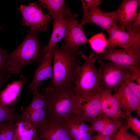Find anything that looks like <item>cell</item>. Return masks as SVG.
<instances>
[{
    "mask_svg": "<svg viewBox=\"0 0 140 140\" xmlns=\"http://www.w3.org/2000/svg\"><path fill=\"white\" fill-rule=\"evenodd\" d=\"M140 46L133 45L119 49L106 48L101 53H94V57L96 60L103 59L122 66L140 68Z\"/></svg>",
    "mask_w": 140,
    "mask_h": 140,
    "instance_id": "5",
    "label": "cell"
},
{
    "mask_svg": "<svg viewBox=\"0 0 140 140\" xmlns=\"http://www.w3.org/2000/svg\"><path fill=\"white\" fill-rule=\"evenodd\" d=\"M110 118L104 113L92 120L90 122L93 131L101 133L105 125L109 121Z\"/></svg>",
    "mask_w": 140,
    "mask_h": 140,
    "instance_id": "28",
    "label": "cell"
},
{
    "mask_svg": "<svg viewBox=\"0 0 140 140\" xmlns=\"http://www.w3.org/2000/svg\"><path fill=\"white\" fill-rule=\"evenodd\" d=\"M53 56L51 51L45 55L44 59L40 62L35 71L32 82L27 87L29 93L33 94L38 92V86L41 81L48 78L52 80L53 69L52 66V60Z\"/></svg>",
    "mask_w": 140,
    "mask_h": 140,
    "instance_id": "14",
    "label": "cell"
},
{
    "mask_svg": "<svg viewBox=\"0 0 140 140\" xmlns=\"http://www.w3.org/2000/svg\"><path fill=\"white\" fill-rule=\"evenodd\" d=\"M98 72L101 78L102 88L116 92L129 73L128 67L109 62L98 60Z\"/></svg>",
    "mask_w": 140,
    "mask_h": 140,
    "instance_id": "6",
    "label": "cell"
},
{
    "mask_svg": "<svg viewBox=\"0 0 140 140\" xmlns=\"http://www.w3.org/2000/svg\"><path fill=\"white\" fill-rule=\"evenodd\" d=\"M54 57L53 78L49 86L52 87L74 85L80 59L78 53L65 45H55L52 49Z\"/></svg>",
    "mask_w": 140,
    "mask_h": 140,
    "instance_id": "3",
    "label": "cell"
},
{
    "mask_svg": "<svg viewBox=\"0 0 140 140\" xmlns=\"http://www.w3.org/2000/svg\"><path fill=\"white\" fill-rule=\"evenodd\" d=\"M37 140H38V139H37Z\"/></svg>",
    "mask_w": 140,
    "mask_h": 140,
    "instance_id": "39",
    "label": "cell"
},
{
    "mask_svg": "<svg viewBox=\"0 0 140 140\" xmlns=\"http://www.w3.org/2000/svg\"><path fill=\"white\" fill-rule=\"evenodd\" d=\"M81 57L84 62L78 68L74 81V89L75 94L84 103L97 94L102 88V85L95 65L96 59L94 53H91L88 55L81 54Z\"/></svg>",
    "mask_w": 140,
    "mask_h": 140,
    "instance_id": "4",
    "label": "cell"
},
{
    "mask_svg": "<svg viewBox=\"0 0 140 140\" xmlns=\"http://www.w3.org/2000/svg\"><path fill=\"white\" fill-rule=\"evenodd\" d=\"M82 120L89 123L92 120L103 113L98 93L89 100L83 103L81 106Z\"/></svg>",
    "mask_w": 140,
    "mask_h": 140,
    "instance_id": "16",
    "label": "cell"
},
{
    "mask_svg": "<svg viewBox=\"0 0 140 140\" xmlns=\"http://www.w3.org/2000/svg\"><path fill=\"white\" fill-rule=\"evenodd\" d=\"M39 31L31 28L24 40L12 52L5 57L7 70L11 73L21 72L23 67L29 63H40L45 56L43 47L38 36Z\"/></svg>",
    "mask_w": 140,
    "mask_h": 140,
    "instance_id": "2",
    "label": "cell"
},
{
    "mask_svg": "<svg viewBox=\"0 0 140 140\" xmlns=\"http://www.w3.org/2000/svg\"><path fill=\"white\" fill-rule=\"evenodd\" d=\"M89 43L95 53H100L102 52L106 48L107 39L103 32H102L89 39Z\"/></svg>",
    "mask_w": 140,
    "mask_h": 140,
    "instance_id": "26",
    "label": "cell"
},
{
    "mask_svg": "<svg viewBox=\"0 0 140 140\" xmlns=\"http://www.w3.org/2000/svg\"><path fill=\"white\" fill-rule=\"evenodd\" d=\"M118 119L110 118L100 133L103 135H109L117 133L123 123L122 121Z\"/></svg>",
    "mask_w": 140,
    "mask_h": 140,
    "instance_id": "29",
    "label": "cell"
},
{
    "mask_svg": "<svg viewBox=\"0 0 140 140\" xmlns=\"http://www.w3.org/2000/svg\"><path fill=\"white\" fill-rule=\"evenodd\" d=\"M125 116L136 111L140 116V99L123 82L113 94Z\"/></svg>",
    "mask_w": 140,
    "mask_h": 140,
    "instance_id": "12",
    "label": "cell"
},
{
    "mask_svg": "<svg viewBox=\"0 0 140 140\" xmlns=\"http://www.w3.org/2000/svg\"><path fill=\"white\" fill-rule=\"evenodd\" d=\"M68 133L72 140H92L94 134L82 132L76 125L72 115L62 117Z\"/></svg>",
    "mask_w": 140,
    "mask_h": 140,
    "instance_id": "19",
    "label": "cell"
},
{
    "mask_svg": "<svg viewBox=\"0 0 140 140\" xmlns=\"http://www.w3.org/2000/svg\"><path fill=\"white\" fill-rule=\"evenodd\" d=\"M15 135L30 138L35 137L36 128L32 124L23 121L15 122Z\"/></svg>",
    "mask_w": 140,
    "mask_h": 140,
    "instance_id": "24",
    "label": "cell"
},
{
    "mask_svg": "<svg viewBox=\"0 0 140 140\" xmlns=\"http://www.w3.org/2000/svg\"><path fill=\"white\" fill-rule=\"evenodd\" d=\"M19 9L22 17V25L31 26V28L39 31L45 32L47 23L53 19L47 14L43 13L40 5L36 3H30L27 5L21 4Z\"/></svg>",
    "mask_w": 140,
    "mask_h": 140,
    "instance_id": "8",
    "label": "cell"
},
{
    "mask_svg": "<svg viewBox=\"0 0 140 140\" xmlns=\"http://www.w3.org/2000/svg\"><path fill=\"white\" fill-rule=\"evenodd\" d=\"M124 135L126 140H140L138 136L129 133L128 130L125 131Z\"/></svg>",
    "mask_w": 140,
    "mask_h": 140,
    "instance_id": "36",
    "label": "cell"
},
{
    "mask_svg": "<svg viewBox=\"0 0 140 140\" xmlns=\"http://www.w3.org/2000/svg\"><path fill=\"white\" fill-rule=\"evenodd\" d=\"M106 48L119 47L125 48L133 45L140 46V30L133 32L123 31L114 29L109 34Z\"/></svg>",
    "mask_w": 140,
    "mask_h": 140,
    "instance_id": "13",
    "label": "cell"
},
{
    "mask_svg": "<svg viewBox=\"0 0 140 140\" xmlns=\"http://www.w3.org/2000/svg\"><path fill=\"white\" fill-rule=\"evenodd\" d=\"M2 29L0 27V31ZM6 49H3L0 46V74L3 75H6L8 74L7 70L5 57L7 54Z\"/></svg>",
    "mask_w": 140,
    "mask_h": 140,
    "instance_id": "31",
    "label": "cell"
},
{
    "mask_svg": "<svg viewBox=\"0 0 140 140\" xmlns=\"http://www.w3.org/2000/svg\"><path fill=\"white\" fill-rule=\"evenodd\" d=\"M116 134V133L105 135L100 133H97L96 135H93L92 140H114Z\"/></svg>",
    "mask_w": 140,
    "mask_h": 140,
    "instance_id": "35",
    "label": "cell"
},
{
    "mask_svg": "<svg viewBox=\"0 0 140 140\" xmlns=\"http://www.w3.org/2000/svg\"><path fill=\"white\" fill-rule=\"evenodd\" d=\"M12 140H37L35 137L30 138L15 135Z\"/></svg>",
    "mask_w": 140,
    "mask_h": 140,
    "instance_id": "37",
    "label": "cell"
},
{
    "mask_svg": "<svg viewBox=\"0 0 140 140\" xmlns=\"http://www.w3.org/2000/svg\"><path fill=\"white\" fill-rule=\"evenodd\" d=\"M46 96L45 120L59 116L81 115L83 103L75 94L74 85L69 87H52Z\"/></svg>",
    "mask_w": 140,
    "mask_h": 140,
    "instance_id": "1",
    "label": "cell"
},
{
    "mask_svg": "<svg viewBox=\"0 0 140 140\" xmlns=\"http://www.w3.org/2000/svg\"><path fill=\"white\" fill-rule=\"evenodd\" d=\"M11 75V74L5 78L0 79V87L1 85L3 84L6 81L8 80L9 78Z\"/></svg>",
    "mask_w": 140,
    "mask_h": 140,
    "instance_id": "38",
    "label": "cell"
},
{
    "mask_svg": "<svg viewBox=\"0 0 140 140\" xmlns=\"http://www.w3.org/2000/svg\"><path fill=\"white\" fill-rule=\"evenodd\" d=\"M140 4L139 0H123L117 9L110 12L118 23L119 30L125 31L131 24L135 18Z\"/></svg>",
    "mask_w": 140,
    "mask_h": 140,
    "instance_id": "11",
    "label": "cell"
},
{
    "mask_svg": "<svg viewBox=\"0 0 140 140\" xmlns=\"http://www.w3.org/2000/svg\"><path fill=\"white\" fill-rule=\"evenodd\" d=\"M95 0H82L83 16L82 18L84 17L88 12L92 5L95 2Z\"/></svg>",
    "mask_w": 140,
    "mask_h": 140,
    "instance_id": "33",
    "label": "cell"
},
{
    "mask_svg": "<svg viewBox=\"0 0 140 140\" xmlns=\"http://www.w3.org/2000/svg\"><path fill=\"white\" fill-rule=\"evenodd\" d=\"M53 29L50 39L48 44L43 47L45 55L51 52L56 44L65 36L68 23L63 18L53 17Z\"/></svg>",
    "mask_w": 140,
    "mask_h": 140,
    "instance_id": "17",
    "label": "cell"
},
{
    "mask_svg": "<svg viewBox=\"0 0 140 140\" xmlns=\"http://www.w3.org/2000/svg\"><path fill=\"white\" fill-rule=\"evenodd\" d=\"M77 15L72 13L69 9L66 8L63 15L64 19L68 24L65 36V45L81 55L80 46L89 43L88 39L84 33L82 26L76 18Z\"/></svg>",
    "mask_w": 140,
    "mask_h": 140,
    "instance_id": "7",
    "label": "cell"
},
{
    "mask_svg": "<svg viewBox=\"0 0 140 140\" xmlns=\"http://www.w3.org/2000/svg\"><path fill=\"white\" fill-rule=\"evenodd\" d=\"M129 129L126 124H124L123 123L120 130L116 133L114 140H126L124 136V132L126 130Z\"/></svg>",
    "mask_w": 140,
    "mask_h": 140,
    "instance_id": "34",
    "label": "cell"
},
{
    "mask_svg": "<svg viewBox=\"0 0 140 140\" xmlns=\"http://www.w3.org/2000/svg\"><path fill=\"white\" fill-rule=\"evenodd\" d=\"M128 67L129 73L125 77L123 82L140 99V68L133 66Z\"/></svg>",
    "mask_w": 140,
    "mask_h": 140,
    "instance_id": "21",
    "label": "cell"
},
{
    "mask_svg": "<svg viewBox=\"0 0 140 140\" xmlns=\"http://www.w3.org/2000/svg\"><path fill=\"white\" fill-rule=\"evenodd\" d=\"M40 5L48 11L47 14L53 18H62L66 8L65 1L64 0H40Z\"/></svg>",
    "mask_w": 140,
    "mask_h": 140,
    "instance_id": "20",
    "label": "cell"
},
{
    "mask_svg": "<svg viewBox=\"0 0 140 140\" xmlns=\"http://www.w3.org/2000/svg\"><path fill=\"white\" fill-rule=\"evenodd\" d=\"M126 124L129 129L140 137V121L137 118L133 116L131 114L125 116Z\"/></svg>",
    "mask_w": 140,
    "mask_h": 140,
    "instance_id": "30",
    "label": "cell"
},
{
    "mask_svg": "<svg viewBox=\"0 0 140 140\" xmlns=\"http://www.w3.org/2000/svg\"><path fill=\"white\" fill-rule=\"evenodd\" d=\"M112 92L110 90L102 88L98 92L103 113L110 118H125V115L112 94Z\"/></svg>",
    "mask_w": 140,
    "mask_h": 140,
    "instance_id": "15",
    "label": "cell"
},
{
    "mask_svg": "<svg viewBox=\"0 0 140 140\" xmlns=\"http://www.w3.org/2000/svg\"><path fill=\"white\" fill-rule=\"evenodd\" d=\"M16 103L4 105L0 103V124L10 121L16 122Z\"/></svg>",
    "mask_w": 140,
    "mask_h": 140,
    "instance_id": "25",
    "label": "cell"
},
{
    "mask_svg": "<svg viewBox=\"0 0 140 140\" xmlns=\"http://www.w3.org/2000/svg\"><path fill=\"white\" fill-rule=\"evenodd\" d=\"M20 80L14 82L8 85L6 88L0 92V103L7 105L13 102L18 96L22 85L27 82V79L23 75Z\"/></svg>",
    "mask_w": 140,
    "mask_h": 140,
    "instance_id": "18",
    "label": "cell"
},
{
    "mask_svg": "<svg viewBox=\"0 0 140 140\" xmlns=\"http://www.w3.org/2000/svg\"><path fill=\"white\" fill-rule=\"evenodd\" d=\"M15 122L0 124V140H12L15 134Z\"/></svg>",
    "mask_w": 140,
    "mask_h": 140,
    "instance_id": "27",
    "label": "cell"
},
{
    "mask_svg": "<svg viewBox=\"0 0 140 140\" xmlns=\"http://www.w3.org/2000/svg\"><path fill=\"white\" fill-rule=\"evenodd\" d=\"M49 90L48 86L43 88L41 92H38L33 94L32 100L24 110L31 111L43 109L46 110L47 106L46 96Z\"/></svg>",
    "mask_w": 140,
    "mask_h": 140,
    "instance_id": "23",
    "label": "cell"
},
{
    "mask_svg": "<svg viewBox=\"0 0 140 140\" xmlns=\"http://www.w3.org/2000/svg\"><path fill=\"white\" fill-rule=\"evenodd\" d=\"M36 128L35 137L39 140H72L67 130L62 117L45 120Z\"/></svg>",
    "mask_w": 140,
    "mask_h": 140,
    "instance_id": "9",
    "label": "cell"
},
{
    "mask_svg": "<svg viewBox=\"0 0 140 140\" xmlns=\"http://www.w3.org/2000/svg\"><path fill=\"white\" fill-rule=\"evenodd\" d=\"M140 26V10L137 13L134 21L126 29L128 31L133 32L139 29Z\"/></svg>",
    "mask_w": 140,
    "mask_h": 140,
    "instance_id": "32",
    "label": "cell"
},
{
    "mask_svg": "<svg viewBox=\"0 0 140 140\" xmlns=\"http://www.w3.org/2000/svg\"><path fill=\"white\" fill-rule=\"evenodd\" d=\"M101 2L100 0H95L87 14L82 18L80 24L83 26L88 23H94L102 28L109 35L113 30L118 29V23L110 12H104L98 7Z\"/></svg>",
    "mask_w": 140,
    "mask_h": 140,
    "instance_id": "10",
    "label": "cell"
},
{
    "mask_svg": "<svg viewBox=\"0 0 140 140\" xmlns=\"http://www.w3.org/2000/svg\"><path fill=\"white\" fill-rule=\"evenodd\" d=\"M46 110L43 109L31 111L24 110L17 121H23L29 123L36 128L45 120Z\"/></svg>",
    "mask_w": 140,
    "mask_h": 140,
    "instance_id": "22",
    "label": "cell"
}]
</instances>
